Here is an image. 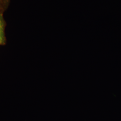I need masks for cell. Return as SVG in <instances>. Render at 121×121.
<instances>
[{
  "instance_id": "obj_1",
  "label": "cell",
  "mask_w": 121,
  "mask_h": 121,
  "mask_svg": "<svg viewBox=\"0 0 121 121\" xmlns=\"http://www.w3.org/2000/svg\"><path fill=\"white\" fill-rule=\"evenodd\" d=\"M6 22L4 15L0 14V45H3L5 42V28Z\"/></svg>"
},
{
  "instance_id": "obj_2",
  "label": "cell",
  "mask_w": 121,
  "mask_h": 121,
  "mask_svg": "<svg viewBox=\"0 0 121 121\" xmlns=\"http://www.w3.org/2000/svg\"><path fill=\"white\" fill-rule=\"evenodd\" d=\"M11 0H0V14L4 15L7 10Z\"/></svg>"
}]
</instances>
